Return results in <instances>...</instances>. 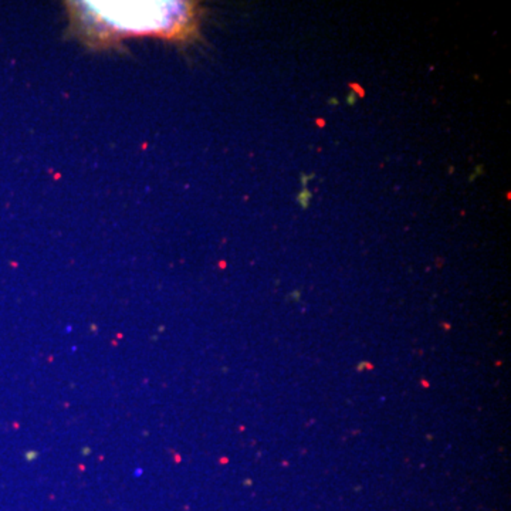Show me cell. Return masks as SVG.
Wrapping results in <instances>:
<instances>
[{"instance_id": "1", "label": "cell", "mask_w": 511, "mask_h": 511, "mask_svg": "<svg viewBox=\"0 0 511 511\" xmlns=\"http://www.w3.org/2000/svg\"><path fill=\"white\" fill-rule=\"evenodd\" d=\"M73 34L91 47H108L127 37L186 42L199 29L192 2H68Z\"/></svg>"}]
</instances>
